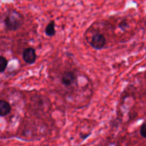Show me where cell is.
<instances>
[{
	"label": "cell",
	"instance_id": "cell-1",
	"mask_svg": "<svg viewBox=\"0 0 146 146\" xmlns=\"http://www.w3.org/2000/svg\"><path fill=\"white\" fill-rule=\"evenodd\" d=\"M3 22L7 30L16 31L23 25L24 18L19 12L15 10H11L6 15Z\"/></svg>",
	"mask_w": 146,
	"mask_h": 146
},
{
	"label": "cell",
	"instance_id": "cell-2",
	"mask_svg": "<svg viewBox=\"0 0 146 146\" xmlns=\"http://www.w3.org/2000/svg\"><path fill=\"white\" fill-rule=\"evenodd\" d=\"M106 41V38L103 34L96 33L92 36L89 43L93 48L97 50H100L104 48Z\"/></svg>",
	"mask_w": 146,
	"mask_h": 146
},
{
	"label": "cell",
	"instance_id": "cell-3",
	"mask_svg": "<svg viewBox=\"0 0 146 146\" xmlns=\"http://www.w3.org/2000/svg\"><path fill=\"white\" fill-rule=\"evenodd\" d=\"M77 81V76L73 71H66L63 72L61 78L63 85L68 87L74 85Z\"/></svg>",
	"mask_w": 146,
	"mask_h": 146
},
{
	"label": "cell",
	"instance_id": "cell-4",
	"mask_svg": "<svg viewBox=\"0 0 146 146\" xmlns=\"http://www.w3.org/2000/svg\"><path fill=\"white\" fill-rule=\"evenodd\" d=\"M22 58L26 63L29 64H34L36 59V55L35 49L32 47L26 48L23 51Z\"/></svg>",
	"mask_w": 146,
	"mask_h": 146
},
{
	"label": "cell",
	"instance_id": "cell-5",
	"mask_svg": "<svg viewBox=\"0 0 146 146\" xmlns=\"http://www.w3.org/2000/svg\"><path fill=\"white\" fill-rule=\"evenodd\" d=\"M10 111L11 106L9 103L4 100H0V116L7 115Z\"/></svg>",
	"mask_w": 146,
	"mask_h": 146
},
{
	"label": "cell",
	"instance_id": "cell-6",
	"mask_svg": "<svg viewBox=\"0 0 146 146\" xmlns=\"http://www.w3.org/2000/svg\"><path fill=\"white\" fill-rule=\"evenodd\" d=\"M45 34L51 37L55 35L56 30H55V23L54 21H50L47 25L46 26L44 29Z\"/></svg>",
	"mask_w": 146,
	"mask_h": 146
},
{
	"label": "cell",
	"instance_id": "cell-7",
	"mask_svg": "<svg viewBox=\"0 0 146 146\" xmlns=\"http://www.w3.org/2000/svg\"><path fill=\"white\" fill-rule=\"evenodd\" d=\"M8 61L6 58L0 56V72H3L7 67Z\"/></svg>",
	"mask_w": 146,
	"mask_h": 146
},
{
	"label": "cell",
	"instance_id": "cell-8",
	"mask_svg": "<svg viewBox=\"0 0 146 146\" xmlns=\"http://www.w3.org/2000/svg\"><path fill=\"white\" fill-rule=\"evenodd\" d=\"M140 136L144 138H146V123L145 121H144L143 124L141 125L140 128Z\"/></svg>",
	"mask_w": 146,
	"mask_h": 146
},
{
	"label": "cell",
	"instance_id": "cell-9",
	"mask_svg": "<svg viewBox=\"0 0 146 146\" xmlns=\"http://www.w3.org/2000/svg\"><path fill=\"white\" fill-rule=\"evenodd\" d=\"M128 27V23L125 20H123L119 24V27L123 31H124Z\"/></svg>",
	"mask_w": 146,
	"mask_h": 146
},
{
	"label": "cell",
	"instance_id": "cell-10",
	"mask_svg": "<svg viewBox=\"0 0 146 146\" xmlns=\"http://www.w3.org/2000/svg\"><path fill=\"white\" fill-rule=\"evenodd\" d=\"M26 1H32V0H26Z\"/></svg>",
	"mask_w": 146,
	"mask_h": 146
}]
</instances>
